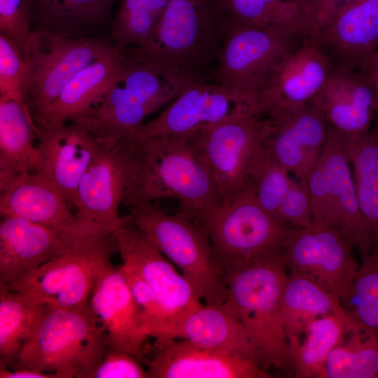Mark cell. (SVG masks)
<instances>
[{
  "instance_id": "cell-10",
  "label": "cell",
  "mask_w": 378,
  "mask_h": 378,
  "mask_svg": "<svg viewBox=\"0 0 378 378\" xmlns=\"http://www.w3.org/2000/svg\"><path fill=\"white\" fill-rule=\"evenodd\" d=\"M116 252L112 232L66 249L11 289L27 292L47 307H87L99 276L112 264V256Z\"/></svg>"
},
{
  "instance_id": "cell-40",
  "label": "cell",
  "mask_w": 378,
  "mask_h": 378,
  "mask_svg": "<svg viewBox=\"0 0 378 378\" xmlns=\"http://www.w3.org/2000/svg\"><path fill=\"white\" fill-rule=\"evenodd\" d=\"M313 220L339 230V218L328 178L319 161L307 181Z\"/></svg>"
},
{
  "instance_id": "cell-26",
  "label": "cell",
  "mask_w": 378,
  "mask_h": 378,
  "mask_svg": "<svg viewBox=\"0 0 378 378\" xmlns=\"http://www.w3.org/2000/svg\"><path fill=\"white\" fill-rule=\"evenodd\" d=\"M354 71L378 50V0H352L314 42Z\"/></svg>"
},
{
  "instance_id": "cell-41",
  "label": "cell",
  "mask_w": 378,
  "mask_h": 378,
  "mask_svg": "<svg viewBox=\"0 0 378 378\" xmlns=\"http://www.w3.org/2000/svg\"><path fill=\"white\" fill-rule=\"evenodd\" d=\"M31 0H0V32L22 50L32 31Z\"/></svg>"
},
{
  "instance_id": "cell-11",
  "label": "cell",
  "mask_w": 378,
  "mask_h": 378,
  "mask_svg": "<svg viewBox=\"0 0 378 378\" xmlns=\"http://www.w3.org/2000/svg\"><path fill=\"white\" fill-rule=\"evenodd\" d=\"M261 116L246 113L190 134L221 202H230L249 178L255 157L271 129L270 119Z\"/></svg>"
},
{
  "instance_id": "cell-7",
  "label": "cell",
  "mask_w": 378,
  "mask_h": 378,
  "mask_svg": "<svg viewBox=\"0 0 378 378\" xmlns=\"http://www.w3.org/2000/svg\"><path fill=\"white\" fill-rule=\"evenodd\" d=\"M130 221L190 283L205 304H223L227 286L211 244L186 212L168 214L153 203L127 209Z\"/></svg>"
},
{
  "instance_id": "cell-18",
  "label": "cell",
  "mask_w": 378,
  "mask_h": 378,
  "mask_svg": "<svg viewBox=\"0 0 378 378\" xmlns=\"http://www.w3.org/2000/svg\"><path fill=\"white\" fill-rule=\"evenodd\" d=\"M89 304L105 331L108 347L145 362L146 346L150 337L144 314L120 266L111 264L102 272Z\"/></svg>"
},
{
  "instance_id": "cell-16",
  "label": "cell",
  "mask_w": 378,
  "mask_h": 378,
  "mask_svg": "<svg viewBox=\"0 0 378 378\" xmlns=\"http://www.w3.org/2000/svg\"><path fill=\"white\" fill-rule=\"evenodd\" d=\"M113 234L122 265L140 276L155 290L171 316V323L203 306L183 275L139 232L130 216L113 230Z\"/></svg>"
},
{
  "instance_id": "cell-5",
  "label": "cell",
  "mask_w": 378,
  "mask_h": 378,
  "mask_svg": "<svg viewBox=\"0 0 378 378\" xmlns=\"http://www.w3.org/2000/svg\"><path fill=\"white\" fill-rule=\"evenodd\" d=\"M227 21L219 0H169L150 38L124 49L133 57L199 76L200 68L218 56Z\"/></svg>"
},
{
  "instance_id": "cell-1",
  "label": "cell",
  "mask_w": 378,
  "mask_h": 378,
  "mask_svg": "<svg viewBox=\"0 0 378 378\" xmlns=\"http://www.w3.org/2000/svg\"><path fill=\"white\" fill-rule=\"evenodd\" d=\"M130 152L127 209L153 201L176 200L192 216L221 202L215 181L190 134L165 135L126 142Z\"/></svg>"
},
{
  "instance_id": "cell-9",
  "label": "cell",
  "mask_w": 378,
  "mask_h": 378,
  "mask_svg": "<svg viewBox=\"0 0 378 378\" xmlns=\"http://www.w3.org/2000/svg\"><path fill=\"white\" fill-rule=\"evenodd\" d=\"M227 18L217 56V83L254 102L261 110L260 95L278 62L295 49L293 40L298 36L281 27L257 28Z\"/></svg>"
},
{
  "instance_id": "cell-15",
  "label": "cell",
  "mask_w": 378,
  "mask_h": 378,
  "mask_svg": "<svg viewBox=\"0 0 378 378\" xmlns=\"http://www.w3.org/2000/svg\"><path fill=\"white\" fill-rule=\"evenodd\" d=\"M31 173L55 187L75 207L80 181L101 144L82 125L42 121Z\"/></svg>"
},
{
  "instance_id": "cell-44",
  "label": "cell",
  "mask_w": 378,
  "mask_h": 378,
  "mask_svg": "<svg viewBox=\"0 0 378 378\" xmlns=\"http://www.w3.org/2000/svg\"><path fill=\"white\" fill-rule=\"evenodd\" d=\"M352 0H293L314 42Z\"/></svg>"
},
{
  "instance_id": "cell-31",
  "label": "cell",
  "mask_w": 378,
  "mask_h": 378,
  "mask_svg": "<svg viewBox=\"0 0 378 378\" xmlns=\"http://www.w3.org/2000/svg\"><path fill=\"white\" fill-rule=\"evenodd\" d=\"M47 309L32 295L0 282V365H15Z\"/></svg>"
},
{
  "instance_id": "cell-4",
  "label": "cell",
  "mask_w": 378,
  "mask_h": 378,
  "mask_svg": "<svg viewBox=\"0 0 378 378\" xmlns=\"http://www.w3.org/2000/svg\"><path fill=\"white\" fill-rule=\"evenodd\" d=\"M107 347L105 331L90 305L48 307L11 369L52 373L57 378H92Z\"/></svg>"
},
{
  "instance_id": "cell-46",
  "label": "cell",
  "mask_w": 378,
  "mask_h": 378,
  "mask_svg": "<svg viewBox=\"0 0 378 378\" xmlns=\"http://www.w3.org/2000/svg\"><path fill=\"white\" fill-rule=\"evenodd\" d=\"M370 83L375 100V115L378 120V50L358 69Z\"/></svg>"
},
{
  "instance_id": "cell-36",
  "label": "cell",
  "mask_w": 378,
  "mask_h": 378,
  "mask_svg": "<svg viewBox=\"0 0 378 378\" xmlns=\"http://www.w3.org/2000/svg\"><path fill=\"white\" fill-rule=\"evenodd\" d=\"M169 0H120L111 38L120 48L145 43L156 29Z\"/></svg>"
},
{
  "instance_id": "cell-23",
  "label": "cell",
  "mask_w": 378,
  "mask_h": 378,
  "mask_svg": "<svg viewBox=\"0 0 378 378\" xmlns=\"http://www.w3.org/2000/svg\"><path fill=\"white\" fill-rule=\"evenodd\" d=\"M69 248L43 225L21 217L1 216L0 282L14 288Z\"/></svg>"
},
{
  "instance_id": "cell-28",
  "label": "cell",
  "mask_w": 378,
  "mask_h": 378,
  "mask_svg": "<svg viewBox=\"0 0 378 378\" xmlns=\"http://www.w3.org/2000/svg\"><path fill=\"white\" fill-rule=\"evenodd\" d=\"M123 56V49L115 46L111 51L84 67L66 85L36 123L42 121L76 122L95 104L116 78Z\"/></svg>"
},
{
  "instance_id": "cell-21",
  "label": "cell",
  "mask_w": 378,
  "mask_h": 378,
  "mask_svg": "<svg viewBox=\"0 0 378 378\" xmlns=\"http://www.w3.org/2000/svg\"><path fill=\"white\" fill-rule=\"evenodd\" d=\"M148 363V378H269L255 363L186 340L160 345Z\"/></svg>"
},
{
  "instance_id": "cell-6",
  "label": "cell",
  "mask_w": 378,
  "mask_h": 378,
  "mask_svg": "<svg viewBox=\"0 0 378 378\" xmlns=\"http://www.w3.org/2000/svg\"><path fill=\"white\" fill-rule=\"evenodd\" d=\"M190 216L207 235L223 274L283 250L295 229L280 223L259 204L250 178L230 202Z\"/></svg>"
},
{
  "instance_id": "cell-14",
  "label": "cell",
  "mask_w": 378,
  "mask_h": 378,
  "mask_svg": "<svg viewBox=\"0 0 378 378\" xmlns=\"http://www.w3.org/2000/svg\"><path fill=\"white\" fill-rule=\"evenodd\" d=\"M353 249L338 229L312 220L293 230L284 252L288 272L311 277L340 300L360 266Z\"/></svg>"
},
{
  "instance_id": "cell-13",
  "label": "cell",
  "mask_w": 378,
  "mask_h": 378,
  "mask_svg": "<svg viewBox=\"0 0 378 378\" xmlns=\"http://www.w3.org/2000/svg\"><path fill=\"white\" fill-rule=\"evenodd\" d=\"M74 209L55 187L34 173L22 176L0 192L1 216L21 217L43 225L69 247L96 240L122 224L90 220Z\"/></svg>"
},
{
  "instance_id": "cell-27",
  "label": "cell",
  "mask_w": 378,
  "mask_h": 378,
  "mask_svg": "<svg viewBox=\"0 0 378 378\" xmlns=\"http://www.w3.org/2000/svg\"><path fill=\"white\" fill-rule=\"evenodd\" d=\"M36 122L22 93L0 94V192L33 171Z\"/></svg>"
},
{
  "instance_id": "cell-32",
  "label": "cell",
  "mask_w": 378,
  "mask_h": 378,
  "mask_svg": "<svg viewBox=\"0 0 378 378\" xmlns=\"http://www.w3.org/2000/svg\"><path fill=\"white\" fill-rule=\"evenodd\" d=\"M340 135L359 205L371 231L372 251H378V129L360 135Z\"/></svg>"
},
{
  "instance_id": "cell-30",
  "label": "cell",
  "mask_w": 378,
  "mask_h": 378,
  "mask_svg": "<svg viewBox=\"0 0 378 378\" xmlns=\"http://www.w3.org/2000/svg\"><path fill=\"white\" fill-rule=\"evenodd\" d=\"M116 0H31V27L68 38L96 36L111 27Z\"/></svg>"
},
{
  "instance_id": "cell-2",
  "label": "cell",
  "mask_w": 378,
  "mask_h": 378,
  "mask_svg": "<svg viewBox=\"0 0 378 378\" xmlns=\"http://www.w3.org/2000/svg\"><path fill=\"white\" fill-rule=\"evenodd\" d=\"M123 49V48H122ZM116 78L95 104L76 122L100 144H111L144 119L174 100L200 76L129 55Z\"/></svg>"
},
{
  "instance_id": "cell-17",
  "label": "cell",
  "mask_w": 378,
  "mask_h": 378,
  "mask_svg": "<svg viewBox=\"0 0 378 378\" xmlns=\"http://www.w3.org/2000/svg\"><path fill=\"white\" fill-rule=\"evenodd\" d=\"M332 69L321 48L305 38L272 71L259 98L262 113L275 118L304 107L321 89Z\"/></svg>"
},
{
  "instance_id": "cell-3",
  "label": "cell",
  "mask_w": 378,
  "mask_h": 378,
  "mask_svg": "<svg viewBox=\"0 0 378 378\" xmlns=\"http://www.w3.org/2000/svg\"><path fill=\"white\" fill-rule=\"evenodd\" d=\"M284 249L224 271L227 294L223 305L246 328L267 370L272 367L279 374L292 376L281 311L288 274Z\"/></svg>"
},
{
  "instance_id": "cell-35",
  "label": "cell",
  "mask_w": 378,
  "mask_h": 378,
  "mask_svg": "<svg viewBox=\"0 0 378 378\" xmlns=\"http://www.w3.org/2000/svg\"><path fill=\"white\" fill-rule=\"evenodd\" d=\"M226 15L246 26L281 27L295 36H308L307 26L293 0H219Z\"/></svg>"
},
{
  "instance_id": "cell-33",
  "label": "cell",
  "mask_w": 378,
  "mask_h": 378,
  "mask_svg": "<svg viewBox=\"0 0 378 378\" xmlns=\"http://www.w3.org/2000/svg\"><path fill=\"white\" fill-rule=\"evenodd\" d=\"M350 331L346 323L333 314L322 316L307 323L300 335L303 336L302 339L289 346L293 377L318 378L330 351Z\"/></svg>"
},
{
  "instance_id": "cell-8",
  "label": "cell",
  "mask_w": 378,
  "mask_h": 378,
  "mask_svg": "<svg viewBox=\"0 0 378 378\" xmlns=\"http://www.w3.org/2000/svg\"><path fill=\"white\" fill-rule=\"evenodd\" d=\"M115 46L111 36L68 38L33 30L22 50V94L35 122L80 71Z\"/></svg>"
},
{
  "instance_id": "cell-29",
  "label": "cell",
  "mask_w": 378,
  "mask_h": 378,
  "mask_svg": "<svg viewBox=\"0 0 378 378\" xmlns=\"http://www.w3.org/2000/svg\"><path fill=\"white\" fill-rule=\"evenodd\" d=\"M281 311L288 346L296 342L307 323L322 316H339L350 330L362 328L335 295L311 277L297 272H288L281 293Z\"/></svg>"
},
{
  "instance_id": "cell-20",
  "label": "cell",
  "mask_w": 378,
  "mask_h": 378,
  "mask_svg": "<svg viewBox=\"0 0 378 378\" xmlns=\"http://www.w3.org/2000/svg\"><path fill=\"white\" fill-rule=\"evenodd\" d=\"M269 118L271 129L265 146L307 188L328 136V124L323 114L310 102L293 112Z\"/></svg>"
},
{
  "instance_id": "cell-34",
  "label": "cell",
  "mask_w": 378,
  "mask_h": 378,
  "mask_svg": "<svg viewBox=\"0 0 378 378\" xmlns=\"http://www.w3.org/2000/svg\"><path fill=\"white\" fill-rule=\"evenodd\" d=\"M318 378H378V337L364 328L346 332Z\"/></svg>"
},
{
  "instance_id": "cell-42",
  "label": "cell",
  "mask_w": 378,
  "mask_h": 378,
  "mask_svg": "<svg viewBox=\"0 0 378 378\" xmlns=\"http://www.w3.org/2000/svg\"><path fill=\"white\" fill-rule=\"evenodd\" d=\"M25 63L20 48L0 32V94L22 93Z\"/></svg>"
},
{
  "instance_id": "cell-37",
  "label": "cell",
  "mask_w": 378,
  "mask_h": 378,
  "mask_svg": "<svg viewBox=\"0 0 378 378\" xmlns=\"http://www.w3.org/2000/svg\"><path fill=\"white\" fill-rule=\"evenodd\" d=\"M340 302L354 320L378 337V251H372L360 264Z\"/></svg>"
},
{
  "instance_id": "cell-19",
  "label": "cell",
  "mask_w": 378,
  "mask_h": 378,
  "mask_svg": "<svg viewBox=\"0 0 378 378\" xmlns=\"http://www.w3.org/2000/svg\"><path fill=\"white\" fill-rule=\"evenodd\" d=\"M130 178V152L121 141L102 144L85 170L76 193V211L90 220L122 223L128 214L119 215L127 195Z\"/></svg>"
},
{
  "instance_id": "cell-39",
  "label": "cell",
  "mask_w": 378,
  "mask_h": 378,
  "mask_svg": "<svg viewBox=\"0 0 378 378\" xmlns=\"http://www.w3.org/2000/svg\"><path fill=\"white\" fill-rule=\"evenodd\" d=\"M131 293L141 308L150 337L155 339L172 323L171 316L155 290L137 274L120 265Z\"/></svg>"
},
{
  "instance_id": "cell-24",
  "label": "cell",
  "mask_w": 378,
  "mask_h": 378,
  "mask_svg": "<svg viewBox=\"0 0 378 378\" xmlns=\"http://www.w3.org/2000/svg\"><path fill=\"white\" fill-rule=\"evenodd\" d=\"M323 114L328 125L340 134L360 135L370 130L375 115L372 89L360 72L332 68L310 102Z\"/></svg>"
},
{
  "instance_id": "cell-22",
  "label": "cell",
  "mask_w": 378,
  "mask_h": 378,
  "mask_svg": "<svg viewBox=\"0 0 378 378\" xmlns=\"http://www.w3.org/2000/svg\"><path fill=\"white\" fill-rule=\"evenodd\" d=\"M178 339L252 361L267 370L262 354L246 328L223 304H205L169 324L155 339L156 345Z\"/></svg>"
},
{
  "instance_id": "cell-47",
  "label": "cell",
  "mask_w": 378,
  "mask_h": 378,
  "mask_svg": "<svg viewBox=\"0 0 378 378\" xmlns=\"http://www.w3.org/2000/svg\"><path fill=\"white\" fill-rule=\"evenodd\" d=\"M0 378H57L52 373L41 372L24 368L11 369L0 365Z\"/></svg>"
},
{
  "instance_id": "cell-43",
  "label": "cell",
  "mask_w": 378,
  "mask_h": 378,
  "mask_svg": "<svg viewBox=\"0 0 378 378\" xmlns=\"http://www.w3.org/2000/svg\"><path fill=\"white\" fill-rule=\"evenodd\" d=\"M277 219L282 224L295 228L307 226L313 220L308 189L295 177L290 180L280 205Z\"/></svg>"
},
{
  "instance_id": "cell-38",
  "label": "cell",
  "mask_w": 378,
  "mask_h": 378,
  "mask_svg": "<svg viewBox=\"0 0 378 378\" xmlns=\"http://www.w3.org/2000/svg\"><path fill=\"white\" fill-rule=\"evenodd\" d=\"M249 178L253 181L259 204L278 220L279 209L288 190L291 178L289 172L272 155L265 144L255 157Z\"/></svg>"
},
{
  "instance_id": "cell-12",
  "label": "cell",
  "mask_w": 378,
  "mask_h": 378,
  "mask_svg": "<svg viewBox=\"0 0 378 378\" xmlns=\"http://www.w3.org/2000/svg\"><path fill=\"white\" fill-rule=\"evenodd\" d=\"M246 113L262 115L256 104L231 88L198 79L184 88L158 117L125 133L120 140L132 143L160 136L190 134Z\"/></svg>"
},
{
  "instance_id": "cell-25",
  "label": "cell",
  "mask_w": 378,
  "mask_h": 378,
  "mask_svg": "<svg viewBox=\"0 0 378 378\" xmlns=\"http://www.w3.org/2000/svg\"><path fill=\"white\" fill-rule=\"evenodd\" d=\"M319 163L333 194L339 218V230L358 252L363 261L372 251L371 231L359 205L353 173L344 150L342 136L330 125Z\"/></svg>"
},
{
  "instance_id": "cell-45",
  "label": "cell",
  "mask_w": 378,
  "mask_h": 378,
  "mask_svg": "<svg viewBox=\"0 0 378 378\" xmlns=\"http://www.w3.org/2000/svg\"><path fill=\"white\" fill-rule=\"evenodd\" d=\"M141 363L132 354L107 347L92 378H148Z\"/></svg>"
}]
</instances>
